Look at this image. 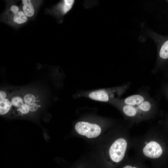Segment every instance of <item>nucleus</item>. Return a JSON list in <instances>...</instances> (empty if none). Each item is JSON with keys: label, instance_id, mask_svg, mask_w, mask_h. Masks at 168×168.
I'll use <instances>...</instances> for the list:
<instances>
[{"label": "nucleus", "instance_id": "7", "mask_svg": "<svg viewBox=\"0 0 168 168\" xmlns=\"http://www.w3.org/2000/svg\"><path fill=\"white\" fill-rule=\"evenodd\" d=\"M124 162L122 168H152L148 166L134 156L130 157L128 156Z\"/></svg>", "mask_w": 168, "mask_h": 168}, {"label": "nucleus", "instance_id": "8", "mask_svg": "<svg viewBox=\"0 0 168 168\" xmlns=\"http://www.w3.org/2000/svg\"><path fill=\"white\" fill-rule=\"evenodd\" d=\"M36 7L34 2L30 0L22 1V9L28 18L33 17L35 13Z\"/></svg>", "mask_w": 168, "mask_h": 168}, {"label": "nucleus", "instance_id": "2", "mask_svg": "<svg viewBox=\"0 0 168 168\" xmlns=\"http://www.w3.org/2000/svg\"><path fill=\"white\" fill-rule=\"evenodd\" d=\"M159 111L156 101L151 97L137 106H130L129 113L131 121L134 124L154 119Z\"/></svg>", "mask_w": 168, "mask_h": 168}, {"label": "nucleus", "instance_id": "9", "mask_svg": "<svg viewBox=\"0 0 168 168\" xmlns=\"http://www.w3.org/2000/svg\"><path fill=\"white\" fill-rule=\"evenodd\" d=\"M89 97L92 100L103 102L108 101L110 98L109 93L104 90L91 92L89 94Z\"/></svg>", "mask_w": 168, "mask_h": 168}, {"label": "nucleus", "instance_id": "12", "mask_svg": "<svg viewBox=\"0 0 168 168\" xmlns=\"http://www.w3.org/2000/svg\"><path fill=\"white\" fill-rule=\"evenodd\" d=\"M25 102L27 104H30L34 103L35 98L31 94H28L25 96L24 97Z\"/></svg>", "mask_w": 168, "mask_h": 168}, {"label": "nucleus", "instance_id": "11", "mask_svg": "<svg viewBox=\"0 0 168 168\" xmlns=\"http://www.w3.org/2000/svg\"><path fill=\"white\" fill-rule=\"evenodd\" d=\"M159 56L164 59H168V40L166 41L162 46L159 52Z\"/></svg>", "mask_w": 168, "mask_h": 168}, {"label": "nucleus", "instance_id": "14", "mask_svg": "<svg viewBox=\"0 0 168 168\" xmlns=\"http://www.w3.org/2000/svg\"><path fill=\"white\" fill-rule=\"evenodd\" d=\"M18 110L22 114H26L28 113L30 110L29 106L26 104H23L18 109Z\"/></svg>", "mask_w": 168, "mask_h": 168}, {"label": "nucleus", "instance_id": "17", "mask_svg": "<svg viewBox=\"0 0 168 168\" xmlns=\"http://www.w3.org/2000/svg\"><path fill=\"white\" fill-rule=\"evenodd\" d=\"M6 96V93L4 92L1 91H0V100L5 99Z\"/></svg>", "mask_w": 168, "mask_h": 168}, {"label": "nucleus", "instance_id": "13", "mask_svg": "<svg viewBox=\"0 0 168 168\" xmlns=\"http://www.w3.org/2000/svg\"><path fill=\"white\" fill-rule=\"evenodd\" d=\"M11 103L14 106L19 107L23 104V101L21 98L17 96L14 97L12 99Z\"/></svg>", "mask_w": 168, "mask_h": 168}, {"label": "nucleus", "instance_id": "5", "mask_svg": "<svg viewBox=\"0 0 168 168\" xmlns=\"http://www.w3.org/2000/svg\"><path fill=\"white\" fill-rule=\"evenodd\" d=\"M151 97L148 89L146 88L142 89L137 93L129 96L123 99L121 104L137 106Z\"/></svg>", "mask_w": 168, "mask_h": 168}, {"label": "nucleus", "instance_id": "4", "mask_svg": "<svg viewBox=\"0 0 168 168\" xmlns=\"http://www.w3.org/2000/svg\"><path fill=\"white\" fill-rule=\"evenodd\" d=\"M7 14L9 22L15 25H21L28 20V17L22 9L15 4L10 6Z\"/></svg>", "mask_w": 168, "mask_h": 168}, {"label": "nucleus", "instance_id": "16", "mask_svg": "<svg viewBox=\"0 0 168 168\" xmlns=\"http://www.w3.org/2000/svg\"><path fill=\"white\" fill-rule=\"evenodd\" d=\"M28 106L30 110L31 111H34L36 110L38 107L37 104L35 103L29 105Z\"/></svg>", "mask_w": 168, "mask_h": 168}, {"label": "nucleus", "instance_id": "10", "mask_svg": "<svg viewBox=\"0 0 168 168\" xmlns=\"http://www.w3.org/2000/svg\"><path fill=\"white\" fill-rule=\"evenodd\" d=\"M12 103L7 99H5L0 101V114L3 115L6 114L9 110Z\"/></svg>", "mask_w": 168, "mask_h": 168}, {"label": "nucleus", "instance_id": "3", "mask_svg": "<svg viewBox=\"0 0 168 168\" xmlns=\"http://www.w3.org/2000/svg\"><path fill=\"white\" fill-rule=\"evenodd\" d=\"M75 129L79 134L88 138H96L101 132V129L98 125L83 121L77 123L75 125Z\"/></svg>", "mask_w": 168, "mask_h": 168}, {"label": "nucleus", "instance_id": "1", "mask_svg": "<svg viewBox=\"0 0 168 168\" xmlns=\"http://www.w3.org/2000/svg\"><path fill=\"white\" fill-rule=\"evenodd\" d=\"M157 128L151 127L143 134L132 138L134 157L142 162L150 161L152 168H161L165 162V148Z\"/></svg>", "mask_w": 168, "mask_h": 168}, {"label": "nucleus", "instance_id": "6", "mask_svg": "<svg viewBox=\"0 0 168 168\" xmlns=\"http://www.w3.org/2000/svg\"><path fill=\"white\" fill-rule=\"evenodd\" d=\"M75 2L74 0H63L60 1L53 8V15L62 21L63 17L72 9Z\"/></svg>", "mask_w": 168, "mask_h": 168}, {"label": "nucleus", "instance_id": "15", "mask_svg": "<svg viewBox=\"0 0 168 168\" xmlns=\"http://www.w3.org/2000/svg\"><path fill=\"white\" fill-rule=\"evenodd\" d=\"M161 91L168 101V84L163 85L161 89Z\"/></svg>", "mask_w": 168, "mask_h": 168}]
</instances>
